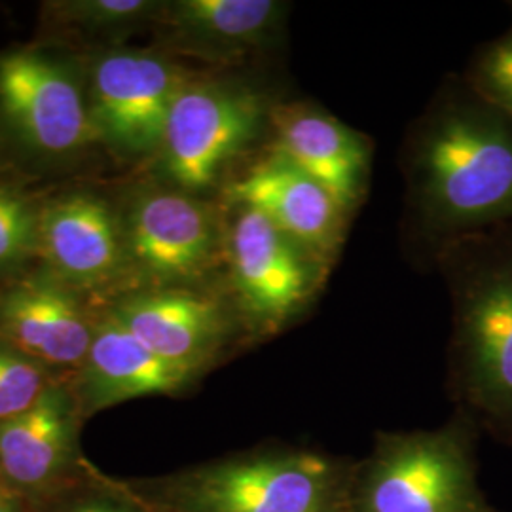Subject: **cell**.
<instances>
[{
	"label": "cell",
	"mask_w": 512,
	"mask_h": 512,
	"mask_svg": "<svg viewBox=\"0 0 512 512\" xmlns=\"http://www.w3.org/2000/svg\"><path fill=\"white\" fill-rule=\"evenodd\" d=\"M403 239L433 266L456 241L512 220V118L467 78L446 82L401 152Z\"/></svg>",
	"instance_id": "1"
},
{
	"label": "cell",
	"mask_w": 512,
	"mask_h": 512,
	"mask_svg": "<svg viewBox=\"0 0 512 512\" xmlns=\"http://www.w3.org/2000/svg\"><path fill=\"white\" fill-rule=\"evenodd\" d=\"M433 266L452 300L448 389L456 412L512 446V220L448 243Z\"/></svg>",
	"instance_id": "2"
},
{
	"label": "cell",
	"mask_w": 512,
	"mask_h": 512,
	"mask_svg": "<svg viewBox=\"0 0 512 512\" xmlns=\"http://www.w3.org/2000/svg\"><path fill=\"white\" fill-rule=\"evenodd\" d=\"M355 463L272 444L154 480L147 512H349Z\"/></svg>",
	"instance_id": "3"
},
{
	"label": "cell",
	"mask_w": 512,
	"mask_h": 512,
	"mask_svg": "<svg viewBox=\"0 0 512 512\" xmlns=\"http://www.w3.org/2000/svg\"><path fill=\"white\" fill-rule=\"evenodd\" d=\"M478 435L461 412L437 429L376 433L355 463L349 512H501L478 484Z\"/></svg>",
	"instance_id": "4"
},
{
	"label": "cell",
	"mask_w": 512,
	"mask_h": 512,
	"mask_svg": "<svg viewBox=\"0 0 512 512\" xmlns=\"http://www.w3.org/2000/svg\"><path fill=\"white\" fill-rule=\"evenodd\" d=\"M275 103V95L251 82L192 74L173 101L158 148L167 181L194 196L215 188L270 137Z\"/></svg>",
	"instance_id": "5"
},
{
	"label": "cell",
	"mask_w": 512,
	"mask_h": 512,
	"mask_svg": "<svg viewBox=\"0 0 512 512\" xmlns=\"http://www.w3.org/2000/svg\"><path fill=\"white\" fill-rule=\"evenodd\" d=\"M226 205L232 219L224 258L234 310L251 342L274 338L306 313L330 270L255 207Z\"/></svg>",
	"instance_id": "6"
},
{
	"label": "cell",
	"mask_w": 512,
	"mask_h": 512,
	"mask_svg": "<svg viewBox=\"0 0 512 512\" xmlns=\"http://www.w3.org/2000/svg\"><path fill=\"white\" fill-rule=\"evenodd\" d=\"M124 236L129 260L156 281L154 287H190L217 268L226 247L217 211L179 188L139 194Z\"/></svg>",
	"instance_id": "7"
},
{
	"label": "cell",
	"mask_w": 512,
	"mask_h": 512,
	"mask_svg": "<svg viewBox=\"0 0 512 512\" xmlns=\"http://www.w3.org/2000/svg\"><path fill=\"white\" fill-rule=\"evenodd\" d=\"M110 313L160 359L198 378L239 336H247L238 311L192 287L143 289L122 298Z\"/></svg>",
	"instance_id": "8"
},
{
	"label": "cell",
	"mask_w": 512,
	"mask_h": 512,
	"mask_svg": "<svg viewBox=\"0 0 512 512\" xmlns=\"http://www.w3.org/2000/svg\"><path fill=\"white\" fill-rule=\"evenodd\" d=\"M190 76L156 52L124 50L99 59L90 99L99 137L133 156L158 152L169 110Z\"/></svg>",
	"instance_id": "9"
},
{
	"label": "cell",
	"mask_w": 512,
	"mask_h": 512,
	"mask_svg": "<svg viewBox=\"0 0 512 512\" xmlns=\"http://www.w3.org/2000/svg\"><path fill=\"white\" fill-rule=\"evenodd\" d=\"M0 110L19 139L42 154H69L99 139L80 84L40 52L0 57Z\"/></svg>",
	"instance_id": "10"
},
{
	"label": "cell",
	"mask_w": 512,
	"mask_h": 512,
	"mask_svg": "<svg viewBox=\"0 0 512 512\" xmlns=\"http://www.w3.org/2000/svg\"><path fill=\"white\" fill-rule=\"evenodd\" d=\"M224 200L258 209L327 270L338 258L351 219L325 186L268 147L226 184Z\"/></svg>",
	"instance_id": "11"
},
{
	"label": "cell",
	"mask_w": 512,
	"mask_h": 512,
	"mask_svg": "<svg viewBox=\"0 0 512 512\" xmlns=\"http://www.w3.org/2000/svg\"><path fill=\"white\" fill-rule=\"evenodd\" d=\"M272 148L325 186L349 215L363 200L370 141L310 101L277 99L270 114Z\"/></svg>",
	"instance_id": "12"
},
{
	"label": "cell",
	"mask_w": 512,
	"mask_h": 512,
	"mask_svg": "<svg viewBox=\"0 0 512 512\" xmlns=\"http://www.w3.org/2000/svg\"><path fill=\"white\" fill-rule=\"evenodd\" d=\"M291 6L279 0H179L164 4L165 42L215 63H243L275 54L285 40Z\"/></svg>",
	"instance_id": "13"
},
{
	"label": "cell",
	"mask_w": 512,
	"mask_h": 512,
	"mask_svg": "<svg viewBox=\"0 0 512 512\" xmlns=\"http://www.w3.org/2000/svg\"><path fill=\"white\" fill-rule=\"evenodd\" d=\"M95 325L55 275H31L0 293V340L46 368H80Z\"/></svg>",
	"instance_id": "14"
},
{
	"label": "cell",
	"mask_w": 512,
	"mask_h": 512,
	"mask_svg": "<svg viewBox=\"0 0 512 512\" xmlns=\"http://www.w3.org/2000/svg\"><path fill=\"white\" fill-rule=\"evenodd\" d=\"M38 251L50 274L73 289L107 283L129 260L124 226L90 194H73L40 211Z\"/></svg>",
	"instance_id": "15"
},
{
	"label": "cell",
	"mask_w": 512,
	"mask_h": 512,
	"mask_svg": "<svg viewBox=\"0 0 512 512\" xmlns=\"http://www.w3.org/2000/svg\"><path fill=\"white\" fill-rule=\"evenodd\" d=\"M80 418L73 393L52 384L29 410L0 421V473L19 494H44L69 473Z\"/></svg>",
	"instance_id": "16"
},
{
	"label": "cell",
	"mask_w": 512,
	"mask_h": 512,
	"mask_svg": "<svg viewBox=\"0 0 512 512\" xmlns=\"http://www.w3.org/2000/svg\"><path fill=\"white\" fill-rule=\"evenodd\" d=\"M198 380L139 342L112 313L95 323L93 342L80 366L78 406L84 416L131 399L179 395Z\"/></svg>",
	"instance_id": "17"
},
{
	"label": "cell",
	"mask_w": 512,
	"mask_h": 512,
	"mask_svg": "<svg viewBox=\"0 0 512 512\" xmlns=\"http://www.w3.org/2000/svg\"><path fill=\"white\" fill-rule=\"evenodd\" d=\"M50 368L0 340V421L29 410L52 385Z\"/></svg>",
	"instance_id": "18"
},
{
	"label": "cell",
	"mask_w": 512,
	"mask_h": 512,
	"mask_svg": "<svg viewBox=\"0 0 512 512\" xmlns=\"http://www.w3.org/2000/svg\"><path fill=\"white\" fill-rule=\"evenodd\" d=\"M40 213L18 192L0 186V274L38 251Z\"/></svg>",
	"instance_id": "19"
},
{
	"label": "cell",
	"mask_w": 512,
	"mask_h": 512,
	"mask_svg": "<svg viewBox=\"0 0 512 512\" xmlns=\"http://www.w3.org/2000/svg\"><path fill=\"white\" fill-rule=\"evenodd\" d=\"M467 82L512 118V31L476 57Z\"/></svg>",
	"instance_id": "20"
},
{
	"label": "cell",
	"mask_w": 512,
	"mask_h": 512,
	"mask_svg": "<svg viewBox=\"0 0 512 512\" xmlns=\"http://www.w3.org/2000/svg\"><path fill=\"white\" fill-rule=\"evenodd\" d=\"M67 18L93 29H120L158 19L164 4L148 0H82L59 4Z\"/></svg>",
	"instance_id": "21"
},
{
	"label": "cell",
	"mask_w": 512,
	"mask_h": 512,
	"mask_svg": "<svg viewBox=\"0 0 512 512\" xmlns=\"http://www.w3.org/2000/svg\"><path fill=\"white\" fill-rule=\"evenodd\" d=\"M67 512H147L137 501L120 499L116 495H88L73 503Z\"/></svg>",
	"instance_id": "22"
},
{
	"label": "cell",
	"mask_w": 512,
	"mask_h": 512,
	"mask_svg": "<svg viewBox=\"0 0 512 512\" xmlns=\"http://www.w3.org/2000/svg\"><path fill=\"white\" fill-rule=\"evenodd\" d=\"M0 512H23L21 494L0 473Z\"/></svg>",
	"instance_id": "23"
}]
</instances>
